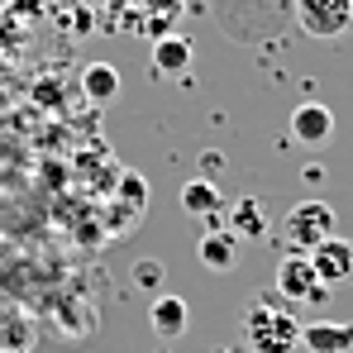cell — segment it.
<instances>
[{
	"instance_id": "14",
	"label": "cell",
	"mask_w": 353,
	"mask_h": 353,
	"mask_svg": "<svg viewBox=\"0 0 353 353\" xmlns=\"http://www.w3.org/2000/svg\"><path fill=\"white\" fill-rule=\"evenodd\" d=\"M163 277H168V268H163L158 258H139V263H134V282H139L143 292H153V287H163Z\"/></svg>"
},
{
	"instance_id": "1",
	"label": "cell",
	"mask_w": 353,
	"mask_h": 353,
	"mask_svg": "<svg viewBox=\"0 0 353 353\" xmlns=\"http://www.w3.org/2000/svg\"><path fill=\"white\" fill-rule=\"evenodd\" d=\"M243 334H248V349L253 353H296L301 349V320L296 310L277 296H253L248 301V315H243Z\"/></svg>"
},
{
	"instance_id": "8",
	"label": "cell",
	"mask_w": 353,
	"mask_h": 353,
	"mask_svg": "<svg viewBox=\"0 0 353 353\" xmlns=\"http://www.w3.org/2000/svg\"><path fill=\"white\" fill-rule=\"evenodd\" d=\"M301 349L305 353H353V325H334V320L301 325Z\"/></svg>"
},
{
	"instance_id": "4",
	"label": "cell",
	"mask_w": 353,
	"mask_h": 353,
	"mask_svg": "<svg viewBox=\"0 0 353 353\" xmlns=\"http://www.w3.org/2000/svg\"><path fill=\"white\" fill-rule=\"evenodd\" d=\"M272 287H277V296H282L287 305H325V301H330V287H320L310 258H296V253H287V258L277 263Z\"/></svg>"
},
{
	"instance_id": "3",
	"label": "cell",
	"mask_w": 353,
	"mask_h": 353,
	"mask_svg": "<svg viewBox=\"0 0 353 353\" xmlns=\"http://www.w3.org/2000/svg\"><path fill=\"white\" fill-rule=\"evenodd\" d=\"M296 24L320 43L344 39L353 29V0H296Z\"/></svg>"
},
{
	"instance_id": "9",
	"label": "cell",
	"mask_w": 353,
	"mask_h": 353,
	"mask_svg": "<svg viewBox=\"0 0 353 353\" xmlns=\"http://www.w3.org/2000/svg\"><path fill=\"white\" fill-rule=\"evenodd\" d=\"M148 325H153L158 339H181L186 325H191V310H186L181 296H153V305H148Z\"/></svg>"
},
{
	"instance_id": "16",
	"label": "cell",
	"mask_w": 353,
	"mask_h": 353,
	"mask_svg": "<svg viewBox=\"0 0 353 353\" xmlns=\"http://www.w3.org/2000/svg\"><path fill=\"white\" fill-rule=\"evenodd\" d=\"M143 10H153V14H158V24H168V29H172L176 14H181V5H176V0H143Z\"/></svg>"
},
{
	"instance_id": "2",
	"label": "cell",
	"mask_w": 353,
	"mask_h": 353,
	"mask_svg": "<svg viewBox=\"0 0 353 353\" xmlns=\"http://www.w3.org/2000/svg\"><path fill=\"white\" fill-rule=\"evenodd\" d=\"M334 230H339L334 205L320 201V196H305V201H296L292 210L282 215V225H277V243H282V253L310 258L325 239H334Z\"/></svg>"
},
{
	"instance_id": "13",
	"label": "cell",
	"mask_w": 353,
	"mask_h": 353,
	"mask_svg": "<svg viewBox=\"0 0 353 353\" xmlns=\"http://www.w3.org/2000/svg\"><path fill=\"white\" fill-rule=\"evenodd\" d=\"M230 215H234V230H230V234L268 239V220H263V210H258V201H253V196H239L234 205H230Z\"/></svg>"
},
{
	"instance_id": "5",
	"label": "cell",
	"mask_w": 353,
	"mask_h": 353,
	"mask_svg": "<svg viewBox=\"0 0 353 353\" xmlns=\"http://www.w3.org/2000/svg\"><path fill=\"white\" fill-rule=\"evenodd\" d=\"M310 268H315V277H320V287H344L353 282V239H325L315 253H310Z\"/></svg>"
},
{
	"instance_id": "12",
	"label": "cell",
	"mask_w": 353,
	"mask_h": 353,
	"mask_svg": "<svg viewBox=\"0 0 353 353\" xmlns=\"http://www.w3.org/2000/svg\"><path fill=\"white\" fill-rule=\"evenodd\" d=\"M81 91H86V101H96V105H110L119 96V72L110 62H91L86 72H81Z\"/></svg>"
},
{
	"instance_id": "10",
	"label": "cell",
	"mask_w": 353,
	"mask_h": 353,
	"mask_svg": "<svg viewBox=\"0 0 353 353\" xmlns=\"http://www.w3.org/2000/svg\"><path fill=\"white\" fill-rule=\"evenodd\" d=\"M196 258L210 268V272H234L239 268V239L230 230H205L196 243Z\"/></svg>"
},
{
	"instance_id": "6",
	"label": "cell",
	"mask_w": 353,
	"mask_h": 353,
	"mask_svg": "<svg viewBox=\"0 0 353 353\" xmlns=\"http://www.w3.org/2000/svg\"><path fill=\"white\" fill-rule=\"evenodd\" d=\"M330 134H334V110H330V105H320V101H301V105L292 110V139H296V143L320 148V143H330Z\"/></svg>"
},
{
	"instance_id": "15",
	"label": "cell",
	"mask_w": 353,
	"mask_h": 353,
	"mask_svg": "<svg viewBox=\"0 0 353 353\" xmlns=\"http://www.w3.org/2000/svg\"><path fill=\"white\" fill-rule=\"evenodd\" d=\"M119 191H124V201H129L134 210H143V205H148V186H143V176H139V172H124V176H119Z\"/></svg>"
},
{
	"instance_id": "7",
	"label": "cell",
	"mask_w": 353,
	"mask_h": 353,
	"mask_svg": "<svg viewBox=\"0 0 353 353\" xmlns=\"http://www.w3.org/2000/svg\"><path fill=\"white\" fill-rule=\"evenodd\" d=\"M191 39H181V34H163V39H153V77H186L191 72Z\"/></svg>"
},
{
	"instance_id": "11",
	"label": "cell",
	"mask_w": 353,
	"mask_h": 353,
	"mask_svg": "<svg viewBox=\"0 0 353 353\" xmlns=\"http://www.w3.org/2000/svg\"><path fill=\"white\" fill-rule=\"evenodd\" d=\"M181 210H186V215H201V220H215V215H225V210H230V201L215 191V181L196 176V181H186V186H181Z\"/></svg>"
}]
</instances>
